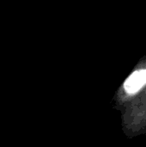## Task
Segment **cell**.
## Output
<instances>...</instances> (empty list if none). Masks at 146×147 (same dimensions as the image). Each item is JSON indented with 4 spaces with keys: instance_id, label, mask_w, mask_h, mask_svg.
I'll list each match as a JSON object with an SVG mask.
<instances>
[{
    "instance_id": "1",
    "label": "cell",
    "mask_w": 146,
    "mask_h": 147,
    "mask_svg": "<svg viewBox=\"0 0 146 147\" xmlns=\"http://www.w3.org/2000/svg\"><path fill=\"white\" fill-rule=\"evenodd\" d=\"M146 84V69L135 71L124 83V89L126 93L133 95L139 91Z\"/></svg>"
}]
</instances>
